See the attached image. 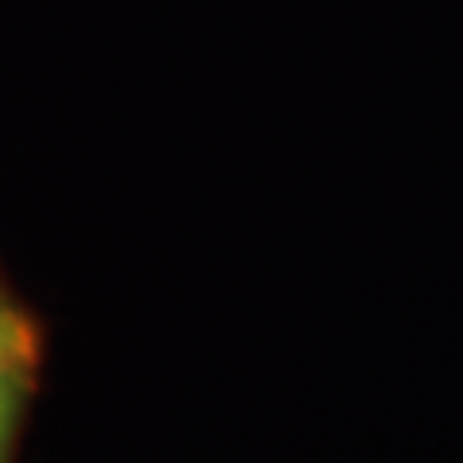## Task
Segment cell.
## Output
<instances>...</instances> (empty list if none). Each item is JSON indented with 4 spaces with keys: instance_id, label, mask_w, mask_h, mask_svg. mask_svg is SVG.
<instances>
[{
    "instance_id": "6da1fadb",
    "label": "cell",
    "mask_w": 463,
    "mask_h": 463,
    "mask_svg": "<svg viewBox=\"0 0 463 463\" xmlns=\"http://www.w3.org/2000/svg\"><path fill=\"white\" fill-rule=\"evenodd\" d=\"M39 359L35 321L16 298L0 289V367H32Z\"/></svg>"
},
{
    "instance_id": "7a4b0ae2",
    "label": "cell",
    "mask_w": 463,
    "mask_h": 463,
    "mask_svg": "<svg viewBox=\"0 0 463 463\" xmlns=\"http://www.w3.org/2000/svg\"><path fill=\"white\" fill-rule=\"evenodd\" d=\"M27 386H32V367H0V463H8L12 432H16Z\"/></svg>"
}]
</instances>
